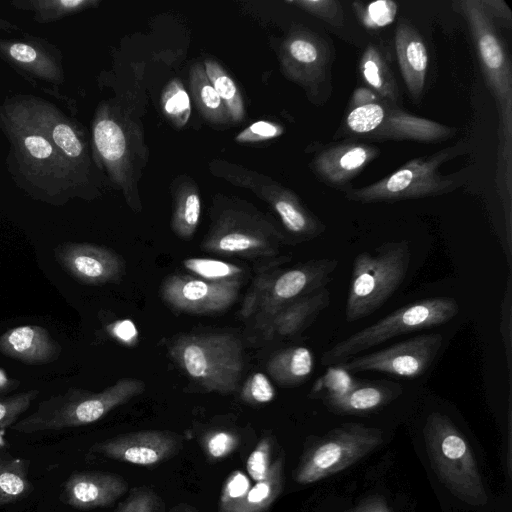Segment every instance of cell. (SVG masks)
Returning <instances> with one entry per match:
<instances>
[{
  "mask_svg": "<svg viewBox=\"0 0 512 512\" xmlns=\"http://www.w3.org/2000/svg\"><path fill=\"white\" fill-rule=\"evenodd\" d=\"M0 131L9 143L6 169L30 198L63 206L74 198L90 197L93 183L40 130L15 94L0 103Z\"/></svg>",
  "mask_w": 512,
  "mask_h": 512,
  "instance_id": "6da1fadb",
  "label": "cell"
},
{
  "mask_svg": "<svg viewBox=\"0 0 512 512\" xmlns=\"http://www.w3.org/2000/svg\"><path fill=\"white\" fill-rule=\"evenodd\" d=\"M145 390L142 380L122 378L101 392L69 388L41 401L36 410L10 428L19 433L58 431L99 421Z\"/></svg>",
  "mask_w": 512,
  "mask_h": 512,
  "instance_id": "7a4b0ae2",
  "label": "cell"
},
{
  "mask_svg": "<svg viewBox=\"0 0 512 512\" xmlns=\"http://www.w3.org/2000/svg\"><path fill=\"white\" fill-rule=\"evenodd\" d=\"M411 261L406 240L385 242L363 251L352 265L345 319L355 322L379 310L403 283Z\"/></svg>",
  "mask_w": 512,
  "mask_h": 512,
  "instance_id": "3957f363",
  "label": "cell"
},
{
  "mask_svg": "<svg viewBox=\"0 0 512 512\" xmlns=\"http://www.w3.org/2000/svg\"><path fill=\"white\" fill-rule=\"evenodd\" d=\"M426 450L439 481L458 499L484 506L487 493L472 449L444 414L431 413L423 429Z\"/></svg>",
  "mask_w": 512,
  "mask_h": 512,
  "instance_id": "277c9868",
  "label": "cell"
},
{
  "mask_svg": "<svg viewBox=\"0 0 512 512\" xmlns=\"http://www.w3.org/2000/svg\"><path fill=\"white\" fill-rule=\"evenodd\" d=\"M174 362L199 386L228 394L238 387L244 368L242 344L227 333L190 334L169 347Z\"/></svg>",
  "mask_w": 512,
  "mask_h": 512,
  "instance_id": "5b68a950",
  "label": "cell"
},
{
  "mask_svg": "<svg viewBox=\"0 0 512 512\" xmlns=\"http://www.w3.org/2000/svg\"><path fill=\"white\" fill-rule=\"evenodd\" d=\"M458 312L459 304L452 297H431L407 304L333 345L323 353L321 363L337 366L394 337L443 325Z\"/></svg>",
  "mask_w": 512,
  "mask_h": 512,
  "instance_id": "8992f818",
  "label": "cell"
},
{
  "mask_svg": "<svg viewBox=\"0 0 512 512\" xmlns=\"http://www.w3.org/2000/svg\"><path fill=\"white\" fill-rule=\"evenodd\" d=\"M465 152L460 143L410 160L395 172L367 186L346 191L345 197L360 203L397 202L450 193L460 184L458 174L443 175L439 168Z\"/></svg>",
  "mask_w": 512,
  "mask_h": 512,
  "instance_id": "52a82bcc",
  "label": "cell"
},
{
  "mask_svg": "<svg viewBox=\"0 0 512 512\" xmlns=\"http://www.w3.org/2000/svg\"><path fill=\"white\" fill-rule=\"evenodd\" d=\"M455 5L468 24L484 77L497 102L502 138L511 142L512 69L504 44L481 0H461Z\"/></svg>",
  "mask_w": 512,
  "mask_h": 512,
  "instance_id": "ba28073f",
  "label": "cell"
},
{
  "mask_svg": "<svg viewBox=\"0 0 512 512\" xmlns=\"http://www.w3.org/2000/svg\"><path fill=\"white\" fill-rule=\"evenodd\" d=\"M383 441L382 432L361 423H345L327 432L304 452L295 481L309 484L351 466Z\"/></svg>",
  "mask_w": 512,
  "mask_h": 512,
  "instance_id": "9c48e42d",
  "label": "cell"
},
{
  "mask_svg": "<svg viewBox=\"0 0 512 512\" xmlns=\"http://www.w3.org/2000/svg\"><path fill=\"white\" fill-rule=\"evenodd\" d=\"M345 127L350 134L371 139L418 142L444 141L456 132L453 127L405 112L384 99L350 109Z\"/></svg>",
  "mask_w": 512,
  "mask_h": 512,
  "instance_id": "30bf717a",
  "label": "cell"
},
{
  "mask_svg": "<svg viewBox=\"0 0 512 512\" xmlns=\"http://www.w3.org/2000/svg\"><path fill=\"white\" fill-rule=\"evenodd\" d=\"M337 266L336 259L320 258L268 275L247 299L243 310L250 312L258 302L257 323L261 329L285 306L325 288Z\"/></svg>",
  "mask_w": 512,
  "mask_h": 512,
  "instance_id": "8fae6325",
  "label": "cell"
},
{
  "mask_svg": "<svg viewBox=\"0 0 512 512\" xmlns=\"http://www.w3.org/2000/svg\"><path fill=\"white\" fill-rule=\"evenodd\" d=\"M22 38H0V59L37 89L71 106L59 92L66 81L61 49L45 38L24 32Z\"/></svg>",
  "mask_w": 512,
  "mask_h": 512,
  "instance_id": "7c38bea8",
  "label": "cell"
},
{
  "mask_svg": "<svg viewBox=\"0 0 512 512\" xmlns=\"http://www.w3.org/2000/svg\"><path fill=\"white\" fill-rule=\"evenodd\" d=\"M442 343L443 336L440 333L421 334L384 349L353 357L337 366L349 374L368 371L414 378L429 369Z\"/></svg>",
  "mask_w": 512,
  "mask_h": 512,
  "instance_id": "4fadbf2b",
  "label": "cell"
},
{
  "mask_svg": "<svg viewBox=\"0 0 512 512\" xmlns=\"http://www.w3.org/2000/svg\"><path fill=\"white\" fill-rule=\"evenodd\" d=\"M320 391H324L323 401L332 412L360 415L383 408L401 394L402 387L391 381L353 379L339 366H331L313 389Z\"/></svg>",
  "mask_w": 512,
  "mask_h": 512,
  "instance_id": "5bb4252c",
  "label": "cell"
},
{
  "mask_svg": "<svg viewBox=\"0 0 512 512\" xmlns=\"http://www.w3.org/2000/svg\"><path fill=\"white\" fill-rule=\"evenodd\" d=\"M15 95L36 125L69 163L92 182L88 144L79 124L56 104L40 96L23 93Z\"/></svg>",
  "mask_w": 512,
  "mask_h": 512,
  "instance_id": "9a60e30c",
  "label": "cell"
},
{
  "mask_svg": "<svg viewBox=\"0 0 512 512\" xmlns=\"http://www.w3.org/2000/svg\"><path fill=\"white\" fill-rule=\"evenodd\" d=\"M240 280L209 281L184 274H172L161 285L162 299L173 309L209 314L229 308L237 299Z\"/></svg>",
  "mask_w": 512,
  "mask_h": 512,
  "instance_id": "2e32d148",
  "label": "cell"
},
{
  "mask_svg": "<svg viewBox=\"0 0 512 512\" xmlns=\"http://www.w3.org/2000/svg\"><path fill=\"white\" fill-rule=\"evenodd\" d=\"M54 256L69 275L86 285L116 282L125 271L119 254L93 243H62L54 249Z\"/></svg>",
  "mask_w": 512,
  "mask_h": 512,
  "instance_id": "e0dca14e",
  "label": "cell"
},
{
  "mask_svg": "<svg viewBox=\"0 0 512 512\" xmlns=\"http://www.w3.org/2000/svg\"><path fill=\"white\" fill-rule=\"evenodd\" d=\"M181 446V440L170 432L144 430L99 442L91 450L121 462L152 466L175 456Z\"/></svg>",
  "mask_w": 512,
  "mask_h": 512,
  "instance_id": "ac0fdd59",
  "label": "cell"
},
{
  "mask_svg": "<svg viewBox=\"0 0 512 512\" xmlns=\"http://www.w3.org/2000/svg\"><path fill=\"white\" fill-rule=\"evenodd\" d=\"M281 240V236L269 227L241 225L225 219L211 231L202 247L218 255L270 258L278 253Z\"/></svg>",
  "mask_w": 512,
  "mask_h": 512,
  "instance_id": "d6986e66",
  "label": "cell"
},
{
  "mask_svg": "<svg viewBox=\"0 0 512 512\" xmlns=\"http://www.w3.org/2000/svg\"><path fill=\"white\" fill-rule=\"evenodd\" d=\"M283 489V458L279 457L267 477L249 488L247 478L234 471L225 482L219 502V512H263L276 500Z\"/></svg>",
  "mask_w": 512,
  "mask_h": 512,
  "instance_id": "ffe728a7",
  "label": "cell"
},
{
  "mask_svg": "<svg viewBox=\"0 0 512 512\" xmlns=\"http://www.w3.org/2000/svg\"><path fill=\"white\" fill-rule=\"evenodd\" d=\"M285 50L289 73L311 93L318 95L320 88L326 87L330 80L331 52L327 42L302 32L287 41Z\"/></svg>",
  "mask_w": 512,
  "mask_h": 512,
  "instance_id": "44dd1931",
  "label": "cell"
},
{
  "mask_svg": "<svg viewBox=\"0 0 512 512\" xmlns=\"http://www.w3.org/2000/svg\"><path fill=\"white\" fill-rule=\"evenodd\" d=\"M128 490L120 475L99 471L71 474L65 481L60 500L73 508L89 510L112 505Z\"/></svg>",
  "mask_w": 512,
  "mask_h": 512,
  "instance_id": "7402d4cb",
  "label": "cell"
},
{
  "mask_svg": "<svg viewBox=\"0 0 512 512\" xmlns=\"http://www.w3.org/2000/svg\"><path fill=\"white\" fill-rule=\"evenodd\" d=\"M379 155V149L367 143L345 142L321 151L313 162L317 175L328 185L340 187L356 177Z\"/></svg>",
  "mask_w": 512,
  "mask_h": 512,
  "instance_id": "603a6c76",
  "label": "cell"
},
{
  "mask_svg": "<svg viewBox=\"0 0 512 512\" xmlns=\"http://www.w3.org/2000/svg\"><path fill=\"white\" fill-rule=\"evenodd\" d=\"M61 345L39 325H21L0 336V353L28 365H42L58 359Z\"/></svg>",
  "mask_w": 512,
  "mask_h": 512,
  "instance_id": "cb8c5ba5",
  "label": "cell"
},
{
  "mask_svg": "<svg viewBox=\"0 0 512 512\" xmlns=\"http://www.w3.org/2000/svg\"><path fill=\"white\" fill-rule=\"evenodd\" d=\"M395 52L399 69L412 100L418 102L423 94L428 53L419 32L406 20H401L395 29Z\"/></svg>",
  "mask_w": 512,
  "mask_h": 512,
  "instance_id": "d4e9b609",
  "label": "cell"
},
{
  "mask_svg": "<svg viewBox=\"0 0 512 512\" xmlns=\"http://www.w3.org/2000/svg\"><path fill=\"white\" fill-rule=\"evenodd\" d=\"M329 303L330 292L326 287L322 288L285 306L261 331L267 339L297 334L310 325Z\"/></svg>",
  "mask_w": 512,
  "mask_h": 512,
  "instance_id": "484cf974",
  "label": "cell"
},
{
  "mask_svg": "<svg viewBox=\"0 0 512 512\" xmlns=\"http://www.w3.org/2000/svg\"><path fill=\"white\" fill-rule=\"evenodd\" d=\"M92 140L98 160L116 175L126 153V139L121 126L110 116L106 105H101L96 111Z\"/></svg>",
  "mask_w": 512,
  "mask_h": 512,
  "instance_id": "4316f807",
  "label": "cell"
},
{
  "mask_svg": "<svg viewBox=\"0 0 512 512\" xmlns=\"http://www.w3.org/2000/svg\"><path fill=\"white\" fill-rule=\"evenodd\" d=\"M272 205L286 230L300 241L314 239L326 230V226L288 191L275 194Z\"/></svg>",
  "mask_w": 512,
  "mask_h": 512,
  "instance_id": "83f0119b",
  "label": "cell"
},
{
  "mask_svg": "<svg viewBox=\"0 0 512 512\" xmlns=\"http://www.w3.org/2000/svg\"><path fill=\"white\" fill-rule=\"evenodd\" d=\"M313 367V354L303 346L284 349L271 357L267 363L270 376L282 385L304 382L311 375Z\"/></svg>",
  "mask_w": 512,
  "mask_h": 512,
  "instance_id": "f1b7e54d",
  "label": "cell"
},
{
  "mask_svg": "<svg viewBox=\"0 0 512 512\" xmlns=\"http://www.w3.org/2000/svg\"><path fill=\"white\" fill-rule=\"evenodd\" d=\"M360 74L375 94L381 99L391 103H398L399 91L387 62L373 45H368L364 50L360 64Z\"/></svg>",
  "mask_w": 512,
  "mask_h": 512,
  "instance_id": "f546056e",
  "label": "cell"
},
{
  "mask_svg": "<svg viewBox=\"0 0 512 512\" xmlns=\"http://www.w3.org/2000/svg\"><path fill=\"white\" fill-rule=\"evenodd\" d=\"M29 462L8 453H0V506L26 497L33 485L28 479Z\"/></svg>",
  "mask_w": 512,
  "mask_h": 512,
  "instance_id": "4dcf8cb0",
  "label": "cell"
},
{
  "mask_svg": "<svg viewBox=\"0 0 512 512\" xmlns=\"http://www.w3.org/2000/svg\"><path fill=\"white\" fill-rule=\"evenodd\" d=\"M9 4L16 10L32 14L39 24H50L72 16L98 4L95 0H12Z\"/></svg>",
  "mask_w": 512,
  "mask_h": 512,
  "instance_id": "1f68e13d",
  "label": "cell"
},
{
  "mask_svg": "<svg viewBox=\"0 0 512 512\" xmlns=\"http://www.w3.org/2000/svg\"><path fill=\"white\" fill-rule=\"evenodd\" d=\"M191 87L195 101L207 118L215 122H227L231 119L201 65L192 68Z\"/></svg>",
  "mask_w": 512,
  "mask_h": 512,
  "instance_id": "d6a6232c",
  "label": "cell"
},
{
  "mask_svg": "<svg viewBox=\"0 0 512 512\" xmlns=\"http://www.w3.org/2000/svg\"><path fill=\"white\" fill-rule=\"evenodd\" d=\"M205 72L228 110L230 118L233 121H241L244 117V105L234 81L218 63L212 60L205 61Z\"/></svg>",
  "mask_w": 512,
  "mask_h": 512,
  "instance_id": "836d02e7",
  "label": "cell"
},
{
  "mask_svg": "<svg viewBox=\"0 0 512 512\" xmlns=\"http://www.w3.org/2000/svg\"><path fill=\"white\" fill-rule=\"evenodd\" d=\"M183 265L196 277L209 281L240 280L243 274L240 266L211 258H187Z\"/></svg>",
  "mask_w": 512,
  "mask_h": 512,
  "instance_id": "e575fe53",
  "label": "cell"
},
{
  "mask_svg": "<svg viewBox=\"0 0 512 512\" xmlns=\"http://www.w3.org/2000/svg\"><path fill=\"white\" fill-rule=\"evenodd\" d=\"M201 212V202L195 191H188L177 201L172 228L178 237L190 239L196 231Z\"/></svg>",
  "mask_w": 512,
  "mask_h": 512,
  "instance_id": "d590c367",
  "label": "cell"
},
{
  "mask_svg": "<svg viewBox=\"0 0 512 512\" xmlns=\"http://www.w3.org/2000/svg\"><path fill=\"white\" fill-rule=\"evenodd\" d=\"M352 6L358 19L367 29H378L391 24L398 11L397 4L391 0L369 3L356 1Z\"/></svg>",
  "mask_w": 512,
  "mask_h": 512,
  "instance_id": "8d00e7d4",
  "label": "cell"
},
{
  "mask_svg": "<svg viewBox=\"0 0 512 512\" xmlns=\"http://www.w3.org/2000/svg\"><path fill=\"white\" fill-rule=\"evenodd\" d=\"M162 107L166 116L178 126H184L191 112L190 99L178 80L171 81L162 95Z\"/></svg>",
  "mask_w": 512,
  "mask_h": 512,
  "instance_id": "74e56055",
  "label": "cell"
},
{
  "mask_svg": "<svg viewBox=\"0 0 512 512\" xmlns=\"http://www.w3.org/2000/svg\"><path fill=\"white\" fill-rule=\"evenodd\" d=\"M39 390L31 389L9 397L0 398V428L11 427L38 396Z\"/></svg>",
  "mask_w": 512,
  "mask_h": 512,
  "instance_id": "f35d334b",
  "label": "cell"
},
{
  "mask_svg": "<svg viewBox=\"0 0 512 512\" xmlns=\"http://www.w3.org/2000/svg\"><path fill=\"white\" fill-rule=\"evenodd\" d=\"M240 396L249 404H265L274 399L275 389L264 373L257 372L246 380Z\"/></svg>",
  "mask_w": 512,
  "mask_h": 512,
  "instance_id": "ab89813d",
  "label": "cell"
},
{
  "mask_svg": "<svg viewBox=\"0 0 512 512\" xmlns=\"http://www.w3.org/2000/svg\"><path fill=\"white\" fill-rule=\"evenodd\" d=\"M293 3L332 26L339 27L344 23V10L337 0H302Z\"/></svg>",
  "mask_w": 512,
  "mask_h": 512,
  "instance_id": "60d3db41",
  "label": "cell"
},
{
  "mask_svg": "<svg viewBox=\"0 0 512 512\" xmlns=\"http://www.w3.org/2000/svg\"><path fill=\"white\" fill-rule=\"evenodd\" d=\"M500 333L509 373L512 365V277L509 274L500 313Z\"/></svg>",
  "mask_w": 512,
  "mask_h": 512,
  "instance_id": "b9f144b4",
  "label": "cell"
},
{
  "mask_svg": "<svg viewBox=\"0 0 512 512\" xmlns=\"http://www.w3.org/2000/svg\"><path fill=\"white\" fill-rule=\"evenodd\" d=\"M160 498L149 488H135L115 512H161Z\"/></svg>",
  "mask_w": 512,
  "mask_h": 512,
  "instance_id": "7bdbcfd3",
  "label": "cell"
},
{
  "mask_svg": "<svg viewBox=\"0 0 512 512\" xmlns=\"http://www.w3.org/2000/svg\"><path fill=\"white\" fill-rule=\"evenodd\" d=\"M271 439L263 438L250 454L246 468L250 477L259 482L265 479L271 467L270 464Z\"/></svg>",
  "mask_w": 512,
  "mask_h": 512,
  "instance_id": "ee69618b",
  "label": "cell"
},
{
  "mask_svg": "<svg viewBox=\"0 0 512 512\" xmlns=\"http://www.w3.org/2000/svg\"><path fill=\"white\" fill-rule=\"evenodd\" d=\"M237 444L236 435L226 431L211 432L204 439L207 454L216 459L229 455Z\"/></svg>",
  "mask_w": 512,
  "mask_h": 512,
  "instance_id": "f6af8a7d",
  "label": "cell"
},
{
  "mask_svg": "<svg viewBox=\"0 0 512 512\" xmlns=\"http://www.w3.org/2000/svg\"><path fill=\"white\" fill-rule=\"evenodd\" d=\"M282 133V128L268 121H257L237 136V141L253 142L277 137Z\"/></svg>",
  "mask_w": 512,
  "mask_h": 512,
  "instance_id": "bcb514c9",
  "label": "cell"
},
{
  "mask_svg": "<svg viewBox=\"0 0 512 512\" xmlns=\"http://www.w3.org/2000/svg\"><path fill=\"white\" fill-rule=\"evenodd\" d=\"M108 332L118 341L128 346L134 345L138 341V331L131 320L124 319L112 323L108 327Z\"/></svg>",
  "mask_w": 512,
  "mask_h": 512,
  "instance_id": "7dc6e473",
  "label": "cell"
},
{
  "mask_svg": "<svg viewBox=\"0 0 512 512\" xmlns=\"http://www.w3.org/2000/svg\"><path fill=\"white\" fill-rule=\"evenodd\" d=\"M346 512H391V509L383 497L372 496L365 498Z\"/></svg>",
  "mask_w": 512,
  "mask_h": 512,
  "instance_id": "c3c4849f",
  "label": "cell"
},
{
  "mask_svg": "<svg viewBox=\"0 0 512 512\" xmlns=\"http://www.w3.org/2000/svg\"><path fill=\"white\" fill-rule=\"evenodd\" d=\"M481 2L492 18L497 17L511 24L512 13L506 2L502 0H481Z\"/></svg>",
  "mask_w": 512,
  "mask_h": 512,
  "instance_id": "681fc988",
  "label": "cell"
},
{
  "mask_svg": "<svg viewBox=\"0 0 512 512\" xmlns=\"http://www.w3.org/2000/svg\"><path fill=\"white\" fill-rule=\"evenodd\" d=\"M380 99L381 98L371 89L360 87L357 88L352 94L350 109L378 102Z\"/></svg>",
  "mask_w": 512,
  "mask_h": 512,
  "instance_id": "f907efd6",
  "label": "cell"
},
{
  "mask_svg": "<svg viewBox=\"0 0 512 512\" xmlns=\"http://www.w3.org/2000/svg\"><path fill=\"white\" fill-rule=\"evenodd\" d=\"M20 385L18 379L11 378L7 372L0 367V395L16 389Z\"/></svg>",
  "mask_w": 512,
  "mask_h": 512,
  "instance_id": "816d5d0a",
  "label": "cell"
},
{
  "mask_svg": "<svg viewBox=\"0 0 512 512\" xmlns=\"http://www.w3.org/2000/svg\"><path fill=\"white\" fill-rule=\"evenodd\" d=\"M0 30L8 32V33H13V32H18L20 34L24 33L22 31V29L17 24L7 21L6 19L2 18L1 16H0Z\"/></svg>",
  "mask_w": 512,
  "mask_h": 512,
  "instance_id": "f5cc1de1",
  "label": "cell"
},
{
  "mask_svg": "<svg viewBox=\"0 0 512 512\" xmlns=\"http://www.w3.org/2000/svg\"><path fill=\"white\" fill-rule=\"evenodd\" d=\"M5 429L0 428V450L6 447V441L4 439Z\"/></svg>",
  "mask_w": 512,
  "mask_h": 512,
  "instance_id": "db71d44e",
  "label": "cell"
}]
</instances>
